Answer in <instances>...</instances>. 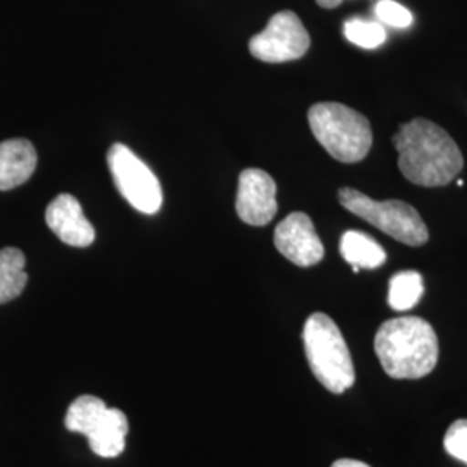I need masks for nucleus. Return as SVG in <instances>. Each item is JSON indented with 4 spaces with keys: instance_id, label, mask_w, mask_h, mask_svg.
I'll return each mask as SVG.
<instances>
[{
    "instance_id": "nucleus-9",
    "label": "nucleus",
    "mask_w": 467,
    "mask_h": 467,
    "mask_svg": "<svg viewBox=\"0 0 467 467\" xmlns=\"http://www.w3.org/2000/svg\"><path fill=\"white\" fill-rule=\"evenodd\" d=\"M274 244L277 251L298 267L317 265L324 258V244L314 222L303 212H295L275 227Z\"/></svg>"
},
{
    "instance_id": "nucleus-8",
    "label": "nucleus",
    "mask_w": 467,
    "mask_h": 467,
    "mask_svg": "<svg viewBox=\"0 0 467 467\" xmlns=\"http://www.w3.org/2000/svg\"><path fill=\"white\" fill-rule=\"evenodd\" d=\"M277 185L267 171L248 168L239 175L235 212L239 218L254 227H264L277 215Z\"/></svg>"
},
{
    "instance_id": "nucleus-21",
    "label": "nucleus",
    "mask_w": 467,
    "mask_h": 467,
    "mask_svg": "<svg viewBox=\"0 0 467 467\" xmlns=\"http://www.w3.org/2000/svg\"><path fill=\"white\" fill-rule=\"evenodd\" d=\"M341 2H343V0H317L318 5L324 7V9H334V7H337Z\"/></svg>"
},
{
    "instance_id": "nucleus-6",
    "label": "nucleus",
    "mask_w": 467,
    "mask_h": 467,
    "mask_svg": "<svg viewBox=\"0 0 467 467\" xmlns=\"http://www.w3.org/2000/svg\"><path fill=\"white\" fill-rule=\"evenodd\" d=\"M108 167L119 194L137 212L154 215L161 210L163 192L158 177L130 148L113 144L108 150Z\"/></svg>"
},
{
    "instance_id": "nucleus-11",
    "label": "nucleus",
    "mask_w": 467,
    "mask_h": 467,
    "mask_svg": "<svg viewBox=\"0 0 467 467\" xmlns=\"http://www.w3.org/2000/svg\"><path fill=\"white\" fill-rule=\"evenodd\" d=\"M36 168V150L26 139L0 142V191L25 184Z\"/></svg>"
},
{
    "instance_id": "nucleus-18",
    "label": "nucleus",
    "mask_w": 467,
    "mask_h": 467,
    "mask_svg": "<svg viewBox=\"0 0 467 467\" xmlns=\"http://www.w3.org/2000/svg\"><path fill=\"white\" fill-rule=\"evenodd\" d=\"M376 16L395 28H409L414 23L412 13L395 0H379L376 4Z\"/></svg>"
},
{
    "instance_id": "nucleus-13",
    "label": "nucleus",
    "mask_w": 467,
    "mask_h": 467,
    "mask_svg": "<svg viewBox=\"0 0 467 467\" xmlns=\"http://www.w3.org/2000/svg\"><path fill=\"white\" fill-rule=\"evenodd\" d=\"M339 251L353 267V272H358L360 268H379L386 264V251L368 234L357 231L343 234Z\"/></svg>"
},
{
    "instance_id": "nucleus-16",
    "label": "nucleus",
    "mask_w": 467,
    "mask_h": 467,
    "mask_svg": "<svg viewBox=\"0 0 467 467\" xmlns=\"http://www.w3.org/2000/svg\"><path fill=\"white\" fill-rule=\"evenodd\" d=\"M106 409L108 405L94 395L78 397L67 409V419H65L67 431L88 436L99 424Z\"/></svg>"
},
{
    "instance_id": "nucleus-5",
    "label": "nucleus",
    "mask_w": 467,
    "mask_h": 467,
    "mask_svg": "<svg viewBox=\"0 0 467 467\" xmlns=\"http://www.w3.org/2000/svg\"><path fill=\"white\" fill-rule=\"evenodd\" d=\"M339 202L353 215L388 234L407 246H422L428 243L430 233L418 210L400 200L374 201L364 192L343 187L339 189Z\"/></svg>"
},
{
    "instance_id": "nucleus-15",
    "label": "nucleus",
    "mask_w": 467,
    "mask_h": 467,
    "mask_svg": "<svg viewBox=\"0 0 467 467\" xmlns=\"http://www.w3.org/2000/svg\"><path fill=\"white\" fill-rule=\"evenodd\" d=\"M422 295H424L422 275L416 270H405L391 277L388 303L397 312H407L418 305Z\"/></svg>"
},
{
    "instance_id": "nucleus-4",
    "label": "nucleus",
    "mask_w": 467,
    "mask_h": 467,
    "mask_svg": "<svg viewBox=\"0 0 467 467\" xmlns=\"http://www.w3.org/2000/svg\"><path fill=\"white\" fill-rule=\"evenodd\" d=\"M308 123L320 146L341 163H358L372 148L368 118L341 102L314 104Z\"/></svg>"
},
{
    "instance_id": "nucleus-1",
    "label": "nucleus",
    "mask_w": 467,
    "mask_h": 467,
    "mask_svg": "<svg viewBox=\"0 0 467 467\" xmlns=\"http://www.w3.org/2000/svg\"><path fill=\"white\" fill-rule=\"evenodd\" d=\"M403 177L422 187H443L464 168V158L451 135L426 118L403 123L393 135Z\"/></svg>"
},
{
    "instance_id": "nucleus-3",
    "label": "nucleus",
    "mask_w": 467,
    "mask_h": 467,
    "mask_svg": "<svg viewBox=\"0 0 467 467\" xmlns=\"http://www.w3.org/2000/svg\"><path fill=\"white\" fill-rule=\"evenodd\" d=\"M303 345L308 366L326 389L341 395L353 386L355 368L351 353L333 318L320 312L306 318Z\"/></svg>"
},
{
    "instance_id": "nucleus-14",
    "label": "nucleus",
    "mask_w": 467,
    "mask_h": 467,
    "mask_svg": "<svg viewBox=\"0 0 467 467\" xmlns=\"http://www.w3.org/2000/svg\"><path fill=\"white\" fill-rule=\"evenodd\" d=\"M26 258L17 248L0 250V305L17 298L28 283Z\"/></svg>"
},
{
    "instance_id": "nucleus-20",
    "label": "nucleus",
    "mask_w": 467,
    "mask_h": 467,
    "mask_svg": "<svg viewBox=\"0 0 467 467\" xmlns=\"http://www.w3.org/2000/svg\"><path fill=\"white\" fill-rule=\"evenodd\" d=\"M331 467H370L366 462H360V461H353V459H339L336 461Z\"/></svg>"
},
{
    "instance_id": "nucleus-12",
    "label": "nucleus",
    "mask_w": 467,
    "mask_h": 467,
    "mask_svg": "<svg viewBox=\"0 0 467 467\" xmlns=\"http://www.w3.org/2000/svg\"><path fill=\"white\" fill-rule=\"evenodd\" d=\"M129 419L119 409H106L99 424L87 436L92 451L104 459L118 457L125 451Z\"/></svg>"
},
{
    "instance_id": "nucleus-10",
    "label": "nucleus",
    "mask_w": 467,
    "mask_h": 467,
    "mask_svg": "<svg viewBox=\"0 0 467 467\" xmlns=\"http://www.w3.org/2000/svg\"><path fill=\"white\" fill-rule=\"evenodd\" d=\"M46 222L50 231L67 246L87 248L96 239L92 223L85 217L80 202L71 194H59L56 200L50 201L46 210Z\"/></svg>"
},
{
    "instance_id": "nucleus-2",
    "label": "nucleus",
    "mask_w": 467,
    "mask_h": 467,
    "mask_svg": "<svg viewBox=\"0 0 467 467\" xmlns=\"http://www.w3.org/2000/svg\"><path fill=\"white\" fill-rule=\"evenodd\" d=\"M374 350L384 372L393 379H420L438 364V336L420 317L386 320L378 329Z\"/></svg>"
},
{
    "instance_id": "nucleus-19",
    "label": "nucleus",
    "mask_w": 467,
    "mask_h": 467,
    "mask_svg": "<svg viewBox=\"0 0 467 467\" xmlns=\"http://www.w3.org/2000/svg\"><path fill=\"white\" fill-rule=\"evenodd\" d=\"M443 445L449 455L467 464V419L455 420L451 424L445 434Z\"/></svg>"
},
{
    "instance_id": "nucleus-7",
    "label": "nucleus",
    "mask_w": 467,
    "mask_h": 467,
    "mask_svg": "<svg viewBox=\"0 0 467 467\" xmlns=\"http://www.w3.org/2000/svg\"><path fill=\"white\" fill-rule=\"evenodd\" d=\"M310 49V35L293 11L270 17L267 28L250 40L253 57L264 63H287L300 59Z\"/></svg>"
},
{
    "instance_id": "nucleus-17",
    "label": "nucleus",
    "mask_w": 467,
    "mask_h": 467,
    "mask_svg": "<svg viewBox=\"0 0 467 467\" xmlns=\"http://www.w3.org/2000/svg\"><path fill=\"white\" fill-rule=\"evenodd\" d=\"M343 32L351 44L362 49H376L386 42L383 25L378 21H366V19L353 17L345 23Z\"/></svg>"
}]
</instances>
